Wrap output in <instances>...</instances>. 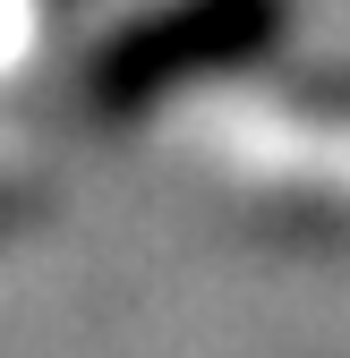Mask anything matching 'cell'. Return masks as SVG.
Masks as SVG:
<instances>
[{
	"label": "cell",
	"instance_id": "cell-1",
	"mask_svg": "<svg viewBox=\"0 0 350 358\" xmlns=\"http://www.w3.org/2000/svg\"><path fill=\"white\" fill-rule=\"evenodd\" d=\"M274 9L282 0H180L171 17L137 26L103 60V94H146V85L180 77V69H223V60H239L248 43L274 26Z\"/></svg>",
	"mask_w": 350,
	"mask_h": 358
},
{
	"label": "cell",
	"instance_id": "cell-2",
	"mask_svg": "<svg viewBox=\"0 0 350 358\" xmlns=\"http://www.w3.org/2000/svg\"><path fill=\"white\" fill-rule=\"evenodd\" d=\"M239 145L282 154V162H316L325 179H350V111H256L239 120Z\"/></svg>",
	"mask_w": 350,
	"mask_h": 358
},
{
	"label": "cell",
	"instance_id": "cell-3",
	"mask_svg": "<svg viewBox=\"0 0 350 358\" xmlns=\"http://www.w3.org/2000/svg\"><path fill=\"white\" fill-rule=\"evenodd\" d=\"M52 9H60V0H0V69H9L26 43L43 34V17H52Z\"/></svg>",
	"mask_w": 350,
	"mask_h": 358
}]
</instances>
